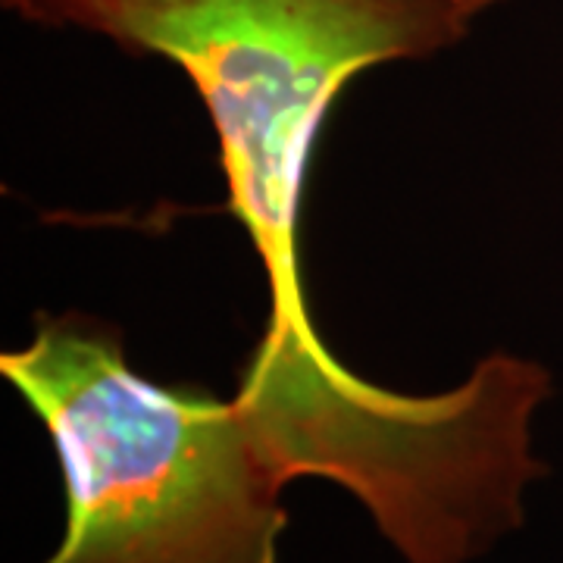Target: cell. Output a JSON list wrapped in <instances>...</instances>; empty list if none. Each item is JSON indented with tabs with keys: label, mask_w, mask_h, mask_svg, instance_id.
Masks as SVG:
<instances>
[{
	"label": "cell",
	"mask_w": 563,
	"mask_h": 563,
	"mask_svg": "<svg viewBox=\"0 0 563 563\" xmlns=\"http://www.w3.org/2000/svg\"><path fill=\"white\" fill-rule=\"evenodd\" d=\"M498 0H3L20 20L110 38L179 66L220 141L229 210L266 273L269 313L235 398L291 473L347 488L379 526L429 514L466 470L463 388L404 395L322 342L301 276V207L322 122L354 76L461 44Z\"/></svg>",
	"instance_id": "obj_1"
},
{
	"label": "cell",
	"mask_w": 563,
	"mask_h": 563,
	"mask_svg": "<svg viewBox=\"0 0 563 563\" xmlns=\"http://www.w3.org/2000/svg\"><path fill=\"white\" fill-rule=\"evenodd\" d=\"M0 373L66 483V532L44 563H276L295 476L239 398L141 376L120 329L81 313H38Z\"/></svg>",
	"instance_id": "obj_2"
}]
</instances>
